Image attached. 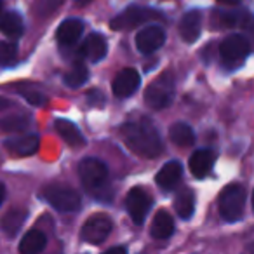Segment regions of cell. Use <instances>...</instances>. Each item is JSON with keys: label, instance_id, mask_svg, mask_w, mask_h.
<instances>
[{"label": "cell", "instance_id": "obj_9", "mask_svg": "<svg viewBox=\"0 0 254 254\" xmlns=\"http://www.w3.org/2000/svg\"><path fill=\"white\" fill-rule=\"evenodd\" d=\"M110 232H112V219L105 214H94L84 223L80 235L85 242L98 246V244L105 242Z\"/></svg>", "mask_w": 254, "mask_h": 254}, {"label": "cell", "instance_id": "obj_34", "mask_svg": "<svg viewBox=\"0 0 254 254\" xmlns=\"http://www.w3.org/2000/svg\"><path fill=\"white\" fill-rule=\"evenodd\" d=\"M4 197H5V188H4V185L0 183V205L4 202Z\"/></svg>", "mask_w": 254, "mask_h": 254}, {"label": "cell", "instance_id": "obj_11", "mask_svg": "<svg viewBox=\"0 0 254 254\" xmlns=\"http://www.w3.org/2000/svg\"><path fill=\"white\" fill-rule=\"evenodd\" d=\"M139 84H141V77L134 68H124L117 73L113 78L112 91L117 98H127V96L134 94L138 91Z\"/></svg>", "mask_w": 254, "mask_h": 254}, {"label": "cell", "instance_id": "obj_36", "mask_svg": "<svg viewBox=\"0 0 254 254\" xmlns=\"http://www.w3.org/2000/svg\"><path fill=\"white\" fill-rule=\"evenodd\" d=\"M0 11H2V0H0Z\"/></svg>", "mask_w": 254, "mask_h": 254}, {"label": "cell", "instance_id": "obj_23", "mask_svg": "<svg viewBox=\"0 0 254 254\" xmlns=\"http://www.w3.org/2000/svg\"><path fill=\"white\" fill-rule=\"evenodd\" d=\"M169 138L174 145L183 146V148L185 146L193 145V141H195V134H193V131H191V127L185 122H176L171 126Z\"/></svg>", "mask_w": 254, "mask_h": 254}, {"label": "cell", "instance_id": "obj_19", "mask_svg": "<svg viewBox=\"0 0 254 254\" xmlns=\"http://www.w3.org/2000/svg\"><path fill=\"white\" fill-rule=\"evenodd\" d=\"M23 30H25V23L18 12H0V33H4L5 37H11V39H18L21 37Z\"/></svg>", "mask_w": 254, "mask_h": 254}, {"label": "cell", "instance_id": "obj_4", "mask_svg": "<svg viewBox=\"0 0 254 254\" xmlns=\"http://www.w3.org/2000/svg\"><path fill=\"white\" fill-rule=\"evenodd\" d=\"M174 98V78L171 73H164L152 82L145 91V101L150 108L164 110L173 103Z\"/></svg>", "mask_w": 254, "mask_h": 254}, {"label": "cell", "instance_id": "obj_30", "mask_svg": "<svg viewBox=\"0 0 254 254\" xmlns=\"http://www.w3.org/2000/svg\"><path fill=\"white\" fill-rule=\"evenodd\" d=\"M19 91H21V94L25 96V99L30 103V105H33V106L46 105V101H47L46 96H44L40 91H37V89H33V87H21Z\"/></svg>", "mask_w": 254, "mask_h": 254}, {"label": "cell", "instance_id": "obj_32", "mask_svg": "<svg viewBox=\"0 0 254 254\" xmlns=\"http://www.w3.org/2000/svg\"><path fill=\"white\" fill-rule=\"evenodd\" d=\"M103 254H127V253H126V249H124V247H112V249L105 251Z\"/></svg>", "mask_w": 254, "mask_h": 254}, {"label": "cell", "instance_id": "obj_26", "mask_svg": "<svg viewBox=\"0 0 254 254\" xmlns=\"http://www.w3.org/2000/svg\"><path fill=\"white\" fill-rule=\"evenodd\" d=\"M30 124V117L28 115H9L4 117L0 120V132H5V134H16V132L25 131Z\"/></svg>", "mask_w": 254, "mask_h": 254}, {"label": "cell", "instance_id": "obj_1", "mask_svg": "<svg viewBox=\"0 0 254 254\" xmlns=\"http://www.w3.org/2000/svg\"><path fill=\"white\" fill-rule=\"evenodd\" d=\"M126 145L145 159H153L162 152V139L148 119L129 120L120 129Z\"/></svg>", "mask_w": 254, "mask_h": 254}, {"label": "cell", "instance_id": "obj_15", "mask_svg": "<svg viewBox=\"0 0 254 254\" xmlns=\"http://www.w3.org/2000/svg\"><path fill=\"white\" fill-rule=\"evenodd\" d=\"M183 176V167L178 160H171V162L164 164L162 169L157 173L155 181L162 190H173L178 187Z\"/></svg>", "mask_w": 254, "mask_h": 254}, {"label": "cell", "instance_id": "obj_7", "mask_svg": "<svg viewBox=\"0 0 254 254\" xmlns=\"http://www.w3.org/2000/svg\"><path fill=\"white\" fill-rule=\"evenodd\" d=\"M162 18L159 11H153L148 7H141V5H131L127 7L124 12H120L117 18L110 21V26L117 32H124V30H132L136 26L143 25V23L150 21V19Z\"/></svg>", "mask_w": 254, "mask_h": 254}, {"label": "cell", "instance_id": "obj_24", "mask_svg": "<svg viewBox=\"0 0 254 254\" xmlns=\"http://www.w3.org/2000/svg\"><path fill=\"white\" fill-rule=\"evenodd\" d=\"M174 209L180 214V218L183 219L191 218V214L195 211V195L190 188H183L176 195V198H174Z\"/></svg>", "mask_w": 254, "mask_h": 254}, {"label": "cell", "instance_id": "obj_16", "mask_svg": "<svg viewBox=\"0 0 254 254\" xmlns=\"http://www.w3.org/2000/svg\"><path fill=\"white\" fill-rule=\"evenodd\" d=\"M39 136L35 134H26V136H16L5 141V148L18 157H30L39 150Z\"/></svg>", "mask_w": 254, "mask_h": 254}, {"label": "cell", "instance_id": "obj_20", "mask_svg": "<svg viewBox=\"0 0 254 254\" xmlns=\"http://www.w3.org/2000/svg\"><path fill=\"white\" fill-rule=\"evenodd\" d=\"M174 232V219L167 211H159L152 221V237L159 240L169 239Z\"/></svg>", "mask_w": 254, "mask_h": 254}, {"label": "cell", "instance_id": "obj_10", "mask_svg": "<svg viewBox=\"0 0 254 254\" xmlns=\"http://www.w3.org/2000/svg\"><path fill=\"white\" fill-rule=\"evenodd\" d=\"M164 40H166V32L162 26L150 25L136 35V47L141 54H152L164 46Z\"/></svg>", "mask_w": 254, "mask_h": 254}, {"label": "cell", "instance_id": "obj_6", "mask_svg": "<svg viewBox=\"0 0 254 254\" xmlns=\"http://www.w3.org/2000/svg\"><path fill=\"white\" fill-rule=\"evenodd\" d=\"M251 53V44L242 35H230L219 46V58L223 64L228 68H235L247 60Z\"/></svg>", "mask_w": 254, "mask_h": 254}, {"label": "cell", "instance_id": "obj_12", "mask_svg": "<svg viewBox=\"0 0 254 254\" xmlns=\"http://www.w3.org/2000/svg\"><path fill=\"white\" fill-rule=\"evenodd\" d=\"M214 160H216V155L212 150H207V148L197 150V152H193V155L190 157V160H188L190 173L193 174L195 178L202 180V178H205L211 173L212 166H214Z\"/></svg>", "mask_w": 254, "mask_h": 254}, {"label": "cell", "instance_id": "obj_14", "mask_svg": "<svg viewBox=\"0 0 254 254\" xmlns=\"http://www.w3.org/2000/svg\"><path fill=\"white\" fill-rule=\"evenodd\" d=\"M106 53H108V42H106L105 37L99 35V33H91L80 49V54L85 60L91 61V63L101 61L103 58L106 56Z\"/></svg>", "mask_w": 254, "mask_h": 254}, {"label": "cell", "instance_id": "obj_17", "mask_svg": "<svg viewBox=\"0 0 254 254\" xmlns=\"http://www.w3.org/2000/svg\"><path fill=\"white\" fill-rule=\"evenodd\" d=\"M202 30V16L198 11H190L180 21V35L187 44H193Z\"/></svg>", "mask_w": 254, "mask_h": 254}, {"label": "cell", "instance_id": "obj_21", "mask_svg": "<svg viewBox=\"0 0 254 254\" xmlns=\"http://www.w3.org/2000/svg\"><path fill=\"white\" fill-rule=\"evenodd\" d=\"M26 218H28V211L26 209H21V207H14L11 211H7L2 218V230H4L7 235H16L19 232L23 225H25Z\"/></svg>", "mask_w": 254, "mask_h": 254}, {"label": "cell", "instance_id": "obj_8", "mask_svg": "<svg viewBox=\"0 0 254 254\" xmlns=\"http://www.w3.org/2000/svg\"><path fill=\"white\" fill-rule=\"evenodd\" d=\"M127 212L131 216V219L136 225H143V221L146 219V214L152 209V197L148 195V191L143 188L136 187L127 193Z\"/></svg>", "mask_w": 254, "mask_h": 254}, {"label": "cell", "instance_id": "obj_35", "mask_svg": "<svg viewBox=\"0 0 254 254\" xmlns=\"http://www.w3.org/2000/svg\"><path fill=\"white\" fill-rule=\"evenodd\" d=\"M85 2H89V0H77V4H78V5H84Z\"/></svg>", "mask_w": 254, "mask_h": 254}, {"label": "cell", "instance_id": "obj_33", "mask_svg": "<svg viewBox=\"0 0 254 254\" xmlns=\"http://www.w3.org/2000/svg\"><path fill=\"white\" fill-rule=\"evenodd\" d=\"M219 4H225V5H239L242 0H218Z\"/></svg>", "mask_w": 254, "mask_h": 254}, {"label": "cell", "instance_id": "obj_13", "mask_svg": "<svg viewBox=\"0 0 254 254\" xmlns=\"http://www.w3.org/2000/svg\"><path fill=\"white\" fill-rule=\"evenodd\" d=\"M84 33V23L80 19H66L56 32V40L63 47H73Z\"/></svg>", "mask_w": 254, "mask_h": 254}, {"label": "cell", "instance_id": "obj_25", "mask_svg": "<svg viewBox=\"0 0 254 254\" xmlns=\"http://www.w3.org/2000/svg\"><path fill=\"white\" fill-rule=\"evenodd\" d=\"M244 18H249L247 14H239L237 11L226 12V11H214L211 18V23L214 25V28H233L237 25H242Z\"/></svg>", "mask_w": 254, "mask_h": 254}, {"label": "cell", "instance_id": "obj_5", "mask_svg": "<svg viewBox=\"0 0 254 254\" xmlns=\"http://www.w3.org/2000/svg\"><path fill=\"white\" fill-rule=\"evenodd\" d=\"M44 197L54 209L61 212H73L80 209V197L73 188L66 187V185H49L44 188Z\"/></svg>", "mask_w": 254, "mask_h": 254}, {"label": "cell", "instance_id": "obj_27", "mask_svg": "<svg viewBox=\"0 0 254 254\" xmlns=\"http://www.w3.org/2000/svg\"><path fill=\"white\" fill-rule=\"evenodd\" d=\"M87 78H89L87 66H85L84 63H77L71 66L70 71L64 73L63 80L68 87H80V85H84L85 82H87Z\"/></svg>", "mask_w": 254, "mask_h": 254}, {"label": "cell", "instance_id": "obj_2", "mask_svg": "<svg viewBox=\"0 0 254 254\" xmlns=\"http://www.w3.org/2000/svg\"><path fill=\"white\" fill-rule=\"evenodd\" d=\"M78 176L85 190L91 191L92 197L108 200L112 195L108 188V169L101 160L92 159V157L84 159L78 166Z\"/></svg>", "mask_w": 254, "mask_h": 254}, {"label": "cell", "instance_id": "obj_31", "mask_svg": "<svg viewBox=\"0 0 254 254\" xmlns=\"http://www.w3.org/2000/svg\"><path fill=\"white\" fill-rule=\"evenodd\" d=\"M87 101L91 103L92 106H99L105 103V98H103V92L98 91V89H92V91L87 92Z\"/></svg>", "mask_w": 254, "mask_h": 254}, {"label": "cell", "instance_id": "obj_28", "mask_svg": "<svg viewBox=\"0 0 254 254\" xmlns=\"http://www.w3.org/2000/svg\"><path fill=\"white\" fill-rule=\"evenodd\" d=\"M18 58V46L12 42H0V64L12 66Z\"/></svg>", "mask_w": 254, "mask_h": 254}, {"label": "cell", "instance_id": "obj_18", "mask_svg": "<svg viewBox=\"0 0 254 254\" xmlns=\"http://www.w3.org/2000/svg\"><path fill=\"white\" fill-rule=\"evenodd\" d=\"M56 131H58V134H60L68 145L73 146V148H80V146L85 145L84 134H82L80 129H78L73 122H70V120H64V119L56 120Z\"/></svg>", "mask_w": 254, "mask_h": 254}, {"label": "cell", "instance_id": "obj_22", "mask_svg": "<svg viewBox=\"0 0 254 254\" xmlns=\"http://www.w3.org/2000/svg\"><path fill=\"white\" fill-rule=\"evenodd\" d=\"M47 244V239L40 230H30L19 244V253L21 254H40Z\"/></svg>", "mask_w": 254, "mask_h": 254}, {"label": "cell", "instance_id": "obj_3", "mask_svg": "<svg viewBox=\"0 0 254 254\" xmlns=\"http://www.w3.org/2000/svg\"><path fill=\"white\" fill-rule=\"evenodd\" d=\"M219 214L225 221L235 223L244 216L246 207V190L242 185L232 183L221 191L219 195Z\"/></svg>", "mask_w": 254, "mask_h": 254}, {"label": "cell", "instance_id": "obj_29", "mask_svg": "<svg viewBox=\"0 0 254 254\" xmlns=\"http://www.w3.org/2000/svg\"><path fill=\"white\" fill-rule=\"evenodd\" d=\"M64 0H37L35 4V12L39 16H51L56 9H60V5H63Z\"/></svg>", "mask_w": 254, "mask_h": 254}]
</instances>
